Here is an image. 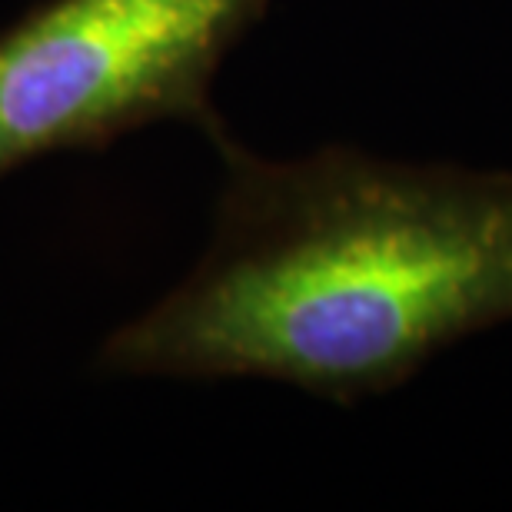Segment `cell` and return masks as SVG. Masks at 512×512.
<instances>
[{
    "label": "cell",
    "instance_id": "cell-2",
    "mask_svg": "<svg viewBox=\"0 0 512 512\" xmlns=\"http://www.w3.org/2000/svg\"><path fill=\"white\" fill-rule=\"evenodd\" d=\"M273 0H37L0 27V180L153 124L227 133L223 60Z\"/></svg>",
    "mask_w": 512,
    "mask_h": 512
},
{
    "label": "cell",
    "instance_id": "cell-1",
    "mask_svg": "<svg viewBox=\"0 0 512 512\" xmlns=\"http://www.w3.org/2000/svg\"><path fill=\"white\" fill-rule=\"evenodd\" d=\"M207 253L100 346L104 376L270 380L336 406L386 396L512 323V170L350 143L270 160L220 133Z\"/></svg>",
    "mask_w": 512,
    "mask_h": 512
}]
</instances>
